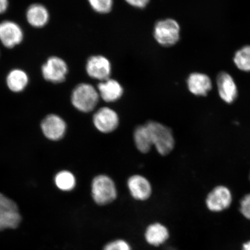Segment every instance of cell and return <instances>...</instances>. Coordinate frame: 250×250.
Wrapping results in <instances>:
<instances>
[{
	"label": "cell",
	"instance_id": "5bb4252c",
	"mask_svg": "<svg viewBox=\"0 0 250 250\" xmlns=\"http://www.w3.org/2000/svg\"><path fill=\"white\" fill-rule=\"evenodd\" d=\"M98 87L100 97L107 103L118 101L124 94L123 87L121 83L117 80L111 78L101 81Z\"/></svg>",
	"mask_w": 250,
	"mask_h": 250
},
{
	"label": "cell",
	"instance_id": "6da1fadb",
	"mask_svg": "<svg viewBox=\"0 0 250 250\" xmlns=\"http://www.w3.org/2000/svg\"><path fill=\"white\" fill-rule=\"evenodd\" d=\"M147 127L152 146L162 156H167L173 151L175 140L169 127L156 121H149Z\"/></svg>",
	"mask_w": 250,
	"mask_h": 250
},
{
	"label": "cell",
	"instance_id": "d4e9b609",
	"mask_svg": "<svg viewBox=\"0 0 250 250\" xmlns=\"http://www.w3.org/2000/svg\"><path fill=\"white\" fill-rule=\"evenodd\" d=\"M125 1L134 7L144 8L147 5L149 0H125Z\"/></svg>",
	"mask_w": 250,
	"mask_h": 250
},
{
	"label": "cell",
	"instance_id": "7a4b0ae2",
	"mask_svg": "<svg viewBox=\"0 0 250 250\" xmlns=\"http://www.w3.org/2000/svg\"><path fill=\"white\" fill-rule=\"evenodd\" d=\"M99 98L98 90L90 84L82 83L75 87L72 92L71 103L78 110L89 112L95 108Z\"/></svg>",
	"mask_w": 250,
	"mask_h": 250
},
{
	"label": "cell",
	"instance_id": "8fae6325",
	"mask_svg": "<svg viewBox=\"0 0 250 250\" xmlns=\"http://www.w3.org/2000/svg\"><path fill=\"white\" fill-rule=\"evenodd\" d=\"M127 185L131 195L138 201H146L152 194L151 183L141 175L136 174L130 177Z\"/></svg>",
	"mask_w": 250,
	"mask_h": 250
},
{
	"label": "cell",
	"instance_id": "484cf974",
	"mask_svg": "<svg viewBox=\"0 0 250 250\" xmlns=\"http://www.w3.org/2000/svg\"><path fill=\"white\" fill-rule=\"evenodd\" d=\"M8 0H0V14H4L8 8Z\"/></svg>",
	"mask_w": 250,
	"mask_h": 250
},
{
	"label": "cell",
	"instance_id": "8992f818",
	"mask_svg": "<svg viewBox=\"0 0 250 250\" xmlns=\"http://www.w3.org/2000/svg\"><path fill=\"white\" fill-rule=\"evenodd\" d=\"M67 73L68 66L66 62L57 56L50 57L42 67L43 78L52 83L64 82Z\"/></svg>",
	"mask_w": 250,
	"mask_h": 250
},
{
	"label": "cell",
	"instance_id": "3957f363",
	"mask_svg": "<svg viewBox=\"0 0 250 250\" xmlns=\"http://www.w3.org/2000/svg\"><path fill=\"white\" fill-rule=\"evenodd\" d=\"M116 186L107 175H99L94 178L92 183V195L96 204L107 205L114 202L117 197Z\"/></svg>",
	"mask_w": 250,
	"mask_h": 250
},
{
	"label": "cell",
	"instance_id": "83f0119b",
	"mask_svg": "<svg viewBox=\"0 0 250 250\" xmlns=\"http://www.w3.org/2000/svg\"></svg>",
	"mask_w": 250,
	"mask_h": 250
},
{
	"label": "cell",
	"instance_id": "2e32d148",
	"mask_svg": "<svg viewBox=\"0 0 250 250\" xmlns=\"http://www.w3.org/2000/svg\"><path fill=\"white\" fill-rule=\"evenodd\" d=\"M26 19L31 26L42 28L48 22L49 12L42 4H33L27 9Z\"/></svg>",
	"mask_w": 250,
	"mask_h": 250
},
{
	"label": "cell",
	"instance_id": "52a82bcc",
	"mask_svg": "<svg viewBox=\"0 0 250 250\" xmlns=\"http://www.w3.org/2000/svg\"><path fill=\"white\" fill-rule=\"evenodd\" d=\"M232 202V195L228 188L224 186L215 187L208 193L206 204L209 210L221 212L230 207Z\"/></svg>",
	"mask_w": 250,
	"mask_h": 250
},
{
	"label": "cell",
	"instance_id": "30bf717a",
	"mask_svg": "<svg viewBox=\"0 0 250 250\" xmlns=\"http://www.w3.org/2000/svg\"><path fill=\"white\" fill-rule=\"evenodd\" d=\"M23 39V32L20 25L9 21L0 23V42L6 48H14L20 44Z\"/></svg>",
	"mask_w": 250,
	"mask_h": 250
},
{
	"label": "cell",
	"instance_id": "ffe728a7",
	"mask_svg": "<svg viewBox=\"0 0 250 250\" xmlns=\"http://www.w3.org/2000/svg\"><path fill=\"white\" fill-rule=\"evenodd\" d=\"M55 182L59 189L64 191H70L76 186V180L71 172L62 171L56 174Z\"/></svg>",
	"mask_w": 250,
	"mask_h": 250
},
{
	"label": "cell",
	"instance_id": "277c9868",
	"mask_svg": "<svg viewBox=\"0 0 250 250\" xmlns=\"http://www.w3.org/2000/svg\"><path fill=\"white\" fill-rule=\"evenodd\" d=\"M154 36L159 44L165 47L173 46L180 40V25L173 19L158 21L155 25Z\"/></svg>",
	"mask_w": 250,
	"mask_h": 250
},
{
	"label": "cell",
	"instance_id": "7c38bea8",
	"mask_svg": "<svg viewBox=\"0 0 250 250\" xmlns=\"http://www.w3.org/2000/svg\"><path fill=\"white\" fill-rule=\"evenodd\" d=\"M43 133L49 140L57 141L64 136L66 130V124L58 115H48L42 122Z\"/></svg>",
	"mask_w": 250,
	"mask_h": 250
},
{
	"label": "cell",
	"instance_id": "9c48e42d",
	"mask_svg": "<svg viewBox=\"0 0 250 250\" xmlns=\"http://www.w3.org/2000/svg\"><path fill=\"white\" fill-rule=\"evenodd\" d=\"M111 64L107 58L102 55L92 56L87 60L86 70L93 79L101 81L108 79L111 74Z\"/></svg>",
	"mask_w": 250,
	"mask_h": 250
},
{
	"label": "cell",
	"instance_id": "4fadbf2b",
	"mask_svg": "<svg viewBox=\"0 0 250 250\" xmlns=\"http://www.w3.org/2000/svg\"><path fill=\"white\" fill-rule=\"evenodd\" d=\"M217 84L221 99L228 104H232L238 94L236 83L232 76L226 72H221L218 75Z\"/></svg>",
	"mask_w": 250,
	"mask_h": 250
},
{
	"label": "cell",
	"instance_id": "ac0fdd59",
	"mask_svg": "<svg viewBox=\"0 0 250 250\" xmlns=\"http://www.w3.org/2000/svg\"><path fill=\"white\" fill-rule=\"evenodd\" d=\"M8 88L14 92H21L26 88L29 83V77L26 72L21 69L11 70L7 77Z\"/></svg>",
	"mask_w": 250,
	"mask_h": 250
},
{
	"label": "cell",
	"instance_id": "44dd1931",
	"mask_svg": "<svg viewBox=\"0 0 250 250\" xmlns=\"http://www.w3.org/2000/svg\"><path fill=\"white\" fill-rule=\"evenodd\" d=\"M233 61L239 70L250 72V45L245 46L237 51Z\"/></svg>",
	"mask_w": 250,
	"mask_h": 250
},
{
	"label": "cell",
	"instance_id": "4316f807",
	"mask_svg": "<svg viewBox=\"0 0 250 250\" xmlns=\"http://www.w3.org/2000/svg\"><path fill=\"white\" fill-rule=\"evenodd\" d=\"M242 250H250V240L243 244Z\"/></svg>",
	"mask_w": 250,
	"mask_h": 250
},
{
	"label": "cell",
	"instance_id": "7402d4cb",
	"mask_svg": "<svg viewBox=\"0 0 250 250\" xmlns=\"http://www.w3.org/2000/svg\"><path fill=\"white\" fill-rule=\"evenodd\" d=\"M94 11L99 14H108L112 10L113 0H88Z\"/></svg>",
	"mask_w": 250,
	"mask_h": 250
},
{
	"label": "cell",
	"instance_id": "e0dca14e",
	"mask_svg": "<svg viewBox=\"0 0 250 250\" xmlns=\"http://www.w3.org/2000/svg\"><path fill=\"white\" fill-rule=\"evenodd\" d=\"M168 230L163 225L155 223L149 226L146 230L145 237L146 242L152 246H158L168 239Z\"/></svg>",
	"mask_w": 250,
	"mask_h": 250
},
{
	"label": "cell",
	"instance_id": "603a6c76",
	"mask_svg": "<svg viewBox=\"0 0 250 250\" xmlns=\"http://www.w3.org/2000/svg\"><path fill=\"white\" fill-rule=\"evenodd\" d=\"M103 250H132L130 246L126 241L117 240L106 245Z\"/></svg>",
	"mask_w": 250,
	"mask_h": 250
},
{
	"label": "cell",
	"instance_id": "cb8c5ba5",
	"mask_svg": "<svg viewBox=\"0 0 250 250\" xmlns=\"http://www.w3.org/2000/svg\"><path fill=\"white\" fill-rule=\"evenodd\" d=\"M240 211L244 217L250 220V193L244 196L240 201Z\"/></svg>",
	"mask_w": 250,
	"mask_h": 250
},
{
	"label": "cell",
	"instance_id": "ba28073f",
	"mask_svg": "<svg viewBox=\"0 0 250 250\" xmlns=\"http://www.w3.org/2000/svg\"><path fill=\"white\" fill-rule=\"evenodd\" d=\"M93 121L96 129L103 133L113 132L120 125V118L117 112L106 107L100 108L94 114Z\"/></svg>",
	"mask_w": 250,
	"mask_h": 250
},
{
	"label": "cell",
	"instance_id": "5b68a950",
	"mask_svg": "<svg viewBox=\"0 0 250 250\" xmlns=\"http://www.w3.org/2000/svg\"><path fill=\"white\" fill-rule=\"evenodd\" d=\"M21 221V216L17 204L0 193V230L15 229L19 226Z\"/></svg>",
	"mask_w": 250,
	"mask_h": 250
},
{
	"label": "cell",
	"instance_id": "d6986e66",
	"mask_svg": "<svg viewBox=\"0 0 250 250\" xmlns=\"http://www.w3.org/2000/svg\"><path fill=\"white\" fill-rule=\"evenodd\" d=\"M133 138L136 148L140 152L146 154L151 150L152 144L146 124L136 127L134 131Z\"/></svg>",
	"mask_w": 250,
	"mask_h": 250
},
{
	"label": "cell",
	"instance_id": "9a60e30c",
	"mask_svg": "<svg viewBox=\"0 0 250 250\" xmlns=\"http://www.w3.org/2000/svg\"><path fill=\"white\" fill-rule=\"evenodd\" d=\"M188 88L196 96H206L212 88L210 77L205 74L193 73L187 80Z\"/></svg>",
	"mask_w": 250,
	"mask_h": 250
}]
</instances>
